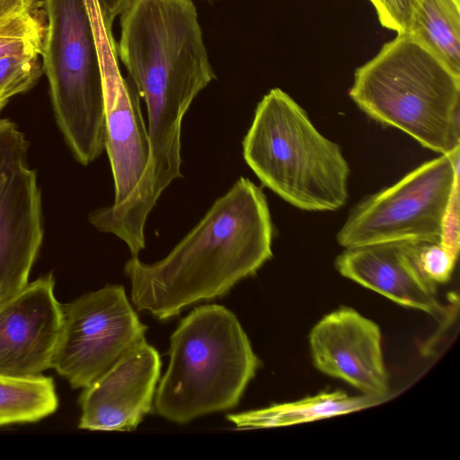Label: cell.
Instances as JSON below:
<instances>
[{
  "instance_id": "obj_1",
  "label": "cell",
  "mask_w": 460,
  "mask_h": 460,
  "mask_svg": "<svg viewBox=\"0 0 460 460\" xmlns=\"http://www.w3.org/2000/svg\"><path fill=\"white\" fill-rule=\"evenodd\" d=\"M118 55L147 111L150 161L142 183L161 194L181 178V122L216 78L192 0H128Z\"/></svg>"
},
{
  "instance_id": "obj_16",
  "label": "cell",
  "mask_w": 460,
  "mask_h": 460,
  "mask_svg": "<svg viewBox=\"0 0 460 460\" xmlns=\"http://www.w3.org/2000/svg\"><path fill=\"white\" fill-rule=\"evenodd\" d=\"M408 33L460 76L459 0H421Z\"/></svg>"
},
{
  "instance_id": "obj_11",
  "label": "cell",
  "mask_w": 460,
  "mask_h": 460,
  "mask_svg": "<svg viewBox=\"0 0 460 460\" xmlns=\"http://www.w3.org/2000/svg\"><path fill=\"white\" fill-rule=\"evenodd\" d=\"M54 288L49 273L0 305V376L31 377L51 367L63 322Z\"/></svg>"
},
{
  "instance_id": "obj_18",
  "label": "cell",
  "mask_w": 460,
  "mask_h": 460,
  "mask_svg": "<svg viewBox=\"0 0 460 460\" xmlns=\"http://www.w3.org/2000/svg\"><path fill=\"white\" fill-rule=\"evenodd\" d=\"M46 27L39 6L0 23V58L40 56Z\"/></svg>"
},
{
  "instance_id": "obj_21",
  "label": "cell",
  "mask_w": 460,
  "mask_h": 460,
  "mask_svg": "<svg viewBox=\"0 0 460 460\" xmlns=\"http://www.w3.org/2000/svg\"><path fill=\"white\" fill-rule=\"evenodd\" d=\"M380 23L397 34L407 33L413 13L421 0H369Z\"/></svg>"
},
{
  "instance_id": "obj_17",
  "label": "cell",
  "mask_w": 460,
  "mask_h": 460,
  "mask_svg": "<svg viewBox=\"0 0 460 460\" xmlns=\"http://www.w3.org/2000/svg\"><path fill=\"white\" fill-rule=\"evenodd\" d=\"M58 407L52 377L0 376V427L38 421L55 412Z\"/></svg>"
},
{
  "instance_id": "obj_20",
  "label": "cell",
  "mask_w": 460,
  "mask_h": 460,
  "mask_svg": "<svg viewBox=\"0 0 460 460\" xmlns=\"http://www.w3.org/2000/svg\"><path fill=\"white\" fill-rule=\"evenodd\" d=\"M457 254L441 243H419V261L423 272L434 283L449 280Z\"/></svg>"
},
{
  "instance_id": "obj_19",
  "label": "cell",
  "mask_w": 460,
  "mask_h": 460,
  "mask_svg": "<svg viewBox=\"0 0 460 460\" xmlns=\"http://www.w3.org/2000/svg\"><path fill=\"white\" fill-rule=\"evenodd\" d=\"M41 73L39 56L0 58V111L10 98L32 87Z\"/></svg>"
},
{
  "instance_id": "obj_15",
  "label": "cell",
  "mask_w": 460,
  "mask_h": 460,
  "mask_svg": "<svg viewBox=\"0 0 460 460\" xmlns=\"http://www.w3.org/2000/svg\"><path fill=\"white\" fill-rule=\"evenodd\" d=\"M385 400L366 395L349 396L344 392L321 393L304 399L269 407L228 414L237 429L291 426L361 411Z\"/></svg>"
},
{
  "instance_id": "obj_5",
  "label": "cell",
  "mask_w": 460,
  "mask_h": 460,
  "mask_svg": "<svg viewBox=\"0 0 460 460\" xmlns=\"http://www.w3.org/2000/svg\"><path fill=\"white\" fill-rule=\"evenodd\" d=\"M155 410L179 424L235 407L260 360L237 317L216 304L194 308L170 338Z\"/></svg>"
},
{
  "instance_id": "obj_22",
  "label": "cell",
  "mask_w": 460,
  "mask_h": 460,
  "mask_svg": "<svg viewBox=\"0 0 460 460\" xmlns=\"http://www.w3.org/2000/svg\"><path fill=\"white\" fill-rule=\"evenodd\" d=\"M441 243L458 253L459 249V188L456 190L447 210Z\"/></svg>"
},
{
  "instance_id": "obj_7",
  "label": "cell",
  "mask_w": 460,
  "mask_h": 460,
  "mask_svg": "<svg viewBox=\"0 0 460 460\" xmlns=\"http://www.w3.org/2000/svg\"><path fill=\"white\" fill-rule=\"evenodd\" d=\"M459 188V149L416 167L355 206L337 233L344 249L407 242L440 243L449 203Z\"/></svg>"
},
{
  "instance_id": "obj_12",
  "label": "cell",
  "mask_w": 460,
  "mask_h": 460,
  "mask_svg": "<svg viewBox=\"0 0 460 460\" xmlns=\"http://www.w3.org/2000/svg\"><path fill=\"white\" fill-rule=\"evenodd\" d=\"M314 366L363 395L385 400L389 393L378 325L349 307L323 316L311 330Z\"/></svg>"
},
{
  "instance_id": "obj_3",
  "label": "cell",
  "mask_w": 460,
  "mask_h": 460,
  "mask_svg": "<svg viewBox=\"0 0 460 460\" xmlns=\"http://www.w3.org/2000/svg\"><path fill=\"white\" fill-rule=\"evenodd\" d=\"M349 94L371 119L429 150L459 149L460 76L408 32L356 70Z\"/></svg>"
},
{
  "instance_id": "obj_8",
  "label": "cell",
  "mask_w": 460,
  "mask_h": 460,
  "mask_svg": "<svg viewBox=\"0 0 460 460\" xmlns=\"http://www.w3.org/2000/svg\"><path fill=\"white\" fill-rule=\"evenodd\" d=\"M139 320L120 285L86 293L63 305L53 367L73 388H85L145 341Z\"/></svg>"
},
{
  "instance_id": "obj_10",
  "label": "cell",
  "mask_w": 460,
  "mask_h": 460,
  "mask_svg": "<svg viewBox=\"0 0 460 460\" xmlns=\"http://www.w3.org/2000/svg\"><path fill=\"white\" fill-rule=\"evenodd\" d=\"M97 42L104 93L106 144L114 182L112 205L128 201L150 161V145L139 94L119 67L117 45L104 23L97 0H85Z\"/></svg>"
},
{
  "instance_id": "obj_2",
  "label": "cell",
  "mask_w": 460,
  "mask_h": 460,
  "mask_svg": "<svg viewBox=\"0 0 460 460\" xmlns=\"http://www.w3.org/2000/svg\"><path fill=\"white\" fill-rule=\"evenodd\" d=\"M272 240L266 196L240 177L164 258L126 261L132 303L167 320L192 304L222 296L272 257Z\"/></svg>"
},
{
  "instance_id": "obj_14",
  "label": "cell",
  "mask_w": 460,
  "mask_h": 460,
  "mask_svg": "<svg viewBox=\"0 0 460 460\" xmlns=\"http://www.w3.org/2000/svg\"><path fill=\"white\" fill-rule=\"evenodd\" d=\"M419 243H382L347 248L335 261L343 277L401 305L438 318L445 308L438 297L437 284L423 272Z\"/></svg>"
},
{
  "instance_id": "obj_13",
  "label": "cell",
  "mask_w": 460,
  "mask_h": 460,
  "mask_svg": "<svg viewBox=\"0 0 460 460\" xmlns=\"http://www.w3.org/2000/svg\"><path fill=\"white\" fill-rule=\"evenodd\" d=\"M158 351L146 340L83 389L78 427L99 431L135 429L151 411L160 377Z\"/></svg>"
},
{
  "instance_id": "obj_24",
  "label": "cell",
  "mask_w": 460,
  "mask_h": 460,
  "mask_svg": "<svg viewBox=\"0 0 460 460\" xmlns=\"http://www.w3.org/2000/svg\"><path fill=\"white\" fill-rule=\"evenodd\" d=\"M105 25L111 30L115 18L121 13L128 0H97Z\"/></svg>"
},
{
  "instance_id": "obj_9",
  "label": "cell",
  "mask_w": 460,
  "mask_h": 460,
  "mask_svg": "<svg viewBox=\"0 0 460 460\" xmlns=\"http://www.w3.org/2000/svg\"><path fill=\"white\" fill-rule=\"evenodd\" d=\"M28 142L0 117V305L28 283L43 240L42 203Z\"/></svg>"
},
{
  "instance_id": "obj_23",
  "label": "cell",
  "mask_w": 460,
  "mask_h": 460,
  "mask_svg": "<svg viewBox=\"0 0 460 460\" xmlns=\"http://www.w3.org/2000/svg\"><path fill=\"white\" fill-rule=\"evenodd\" d=\"M39 6V0H0V23Z\"/></svg>"
},
{
  "instance_id": "obj_6",
  "label": "cell",
  "mask_w": 460,
  "mask_h": 460,
  "mask_svg": "<svg viewBox=\"0 0 460 460\" xmlns=\"http://www.w3.org/2000/svg\"><path fill=\"white\" fill-rule=\"evenodd\" d=\"M41 56L55 117L75 159L83 165L105 150L102 74L85 0H45Z\"/></svg>"
},
{
  "instance_id": "obj_4",
  "label": "cell",
  "mask_w": 460,
  "mask_h": 460,
  "mask_svg": "<svg viewBox=\"0 0 460 460\" xmlns=\"http://www.w3.org/2000/svg\"><path fill=\"white\" fill-rule=\"evenodd\" d=\"M242 145L261 182L292 206L335 211L346 204L349 165L341 146L281 89H271L258 103Z\"/></svg>"
}]
</instances>
